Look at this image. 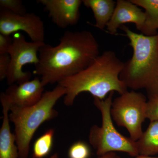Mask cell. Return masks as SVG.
I'll return each instance as SVG.
<instances>
[{"label":"cell","mask_w":158,"mask_h":158,"mask_svg":"<svg viewBox=\"0 0 158 158\" xmlns=\"http://www.w3.org/2000/svg\"><path fill=\"white\" fill-rule=\"evenodd\" d=\"M10 64V57L9 54L0 55V81L7 79Z\"/></svg>","instance_id":"ffe728a7"},{"label":"cell","mask_w":158,"mask_h":158,"mask_svg":"<svg viewBox=\"0 0 158 158\" xmlns=\"http://www.w3.org/2000/svg\"><path fill=\"white\" fill-rule=\"evenodd\" d=\"M115 10L106 28L110 34H114L125 24H135L138 31H142L145 20L144 11L131 1L118 0Z\"/></svg>","instance_id":"8fae6325"},{"label":"cell","mask_w":158,"mask_h":158,"mask_svg":"<svg viewBox=\"0 0 158 158\" xmlns=\"http://www.w3.org/2000/svg\"><path fill=\"white\" fill-rule=\"evenodd\" d=\"M54 134V130L50 129L37 138L33 146V158H43L48 155L52 147Z\"/></svg>","instance_id":"2e32d148"},{"label":"cell","mask_w":158,"mask_h":158,"mask_svg":"<svg viewBox=\"0 0 158 158\" xmlns=\"http://www.w3.org/2000/svg\"><path fill=\"white\" fill-rule=\"evenodd\" d=\"M44 87L41 80L36 77L22 84L10 85L5 92V96L10 106L28 107L41 99Z\"/></svg>","instance_id":"30bf717a"},{"label":"cell","mask_w":158,"mask_h":158,"mask_svg":"<svg viewBox=\"0 0 158 158\" xmlns=\"http://www.w3.org/2000/svg\"><path fill=\"white\" fill-rule=\"evenodd\" d=\"M137 142L139 156L158 154V121L150 122L147 130Z\"/></svg>","instance_id":"9a60e30c"},{"label":"cell","mask_w":158,"mask_h":158,"mask_svg":"<svg viewBox=\"0 0 158 158\" xmlns=\"http://www.w3.org/2000/svg\"><path fill=\"white\" fill-rule=\"evenodd\" d=\"M65 93V88L58 85L52 90L44 92L41 99L34 106L28 107L10 106L9 118L14 125L19 158H28L34 134L42 123L58 116L54 106Z\"/></svg>","instance_id":"277c9868"},{"label":"cell","mask_w":158,"mask_h":158,"mask_svg":"<svg viewBox=\"0 0 158 158\" xmlns=\"http://www.w3.org/2000/svg\"><path fill=\"white\" fill-rule=\"evenodd\" d=\"M113 0H83L86 7L93 12L95 23L92 24L100 30H103L107 27L113 16L116 6Z\"/></svg>","instance_id":"4fadbf2b"},{"label":"cell","mask_w":158,"mask_h":158,"mask_svg":"<svg viewBox=\"0 0 158 158\" xmlns=\"http://www.w3.org/2000/svg\"><path fill=\"white\" fill-rule=\"evenodd\" d=\"M124 31L133 49L131 58L124 62L119 78L132 90L144 89L148 97L158 95V33L148 36L126 26Z\"/></svg>","instance_id":"3957f363"},{"label":"cell","mask_w":158,"mask_h":158,"mask_svg":"<svg viewBox=\"0 0 158 158\" xmlns=\"http://www.w3.org/2000/svg\"><path fill=\"white\" fill-rule=\"evenodd\" d=\"M115 158H120L119 156H116ZM135 158H158V157H152L150 156H138L136 157Z\"/></svg>","instance_id":"603a6c76"},{"label":"cell","mask_w":158,"mask_h":158,"mask_svg":"<svg viewBox=\"0 0 158 158\" xmlns=\"http://www.w3.org/2000/svg\"><path fill=\"white\" fill-rule=\"evenodd\" d=\"M2 107L3 120L0 129V158H19L18 148L15 134L11 132L9 124V104L5 94L0 96Z\"/></svg>","instance_id":"7c38bea8"},{"label":"cell","mask_w":158,"mask_h":158,"mask_svg":"<svg viewBox=\"0 0 158 158\" xmlns=\"http://www.w3.org/2000/svg\"><path fill=\"white\" fill-rule=\"evenodd\" d=\"M124 64L115 52H104L84 70L58 83L66 91L64 104L72 106L82 92H89L93 98L103 100L112 91L120 95L127 91L128 88L119 78Z\"/></svg>","instance_id":"7a4b0ae2"},{"label":"cell","mask_w":158,"mask_h":158,"mask_svg":"<svg viewBox=\"0 0 158 158\" xmlns=\"http://www.w3.org/2000/svg\"><path fill=\"white\" fill-rule=\"evenodd\" d=\"M1 9H6L12 13L19 15L27 14L25 7L21 0H1Z\"/></svg>","instance_id":"ac0fdd59"},{"label":"cell","mask_w":158,"mask_h":158,"mask_svg":"<svg viewBox=\"0 0 158 158\" xmlns=\"http://www.w3.org/2000/svg\"><path fill=\"white\" fill-rule=\"evenodd\" d=\"M18 31L25 32L32 42L44 43V23L34 13L19 15L1 9L0 34L10 35Z\"/></svg>","instance_id":"ba28073f"},{"label":"cell","mask_w":158,"mask_h":158,"mask_svg":"<svg viewBox=\"0 0 158 158\" xmlns=\"http://www.w3.org/2000/svg\"><path fill=\"white\" fill-rule=\"evenodd\" d=\"M49 158H59V154L57 153H56Z\"/></svg>","instance_id":"cb8c5ba5"},{"label":"cell","mask_w":158,"mask_h":158,"mask_svg":"<svg viewBox=\"0 0 158 158\" xmlns=\"http://www.w3.org/2000/svg\"><path fill=\"white\" fill-rule=\"evenodd\" d=\"M147 104L143 94L132 90L121 94L112 103V118L118 126L127 129L134 141H138L143 134L142 125L147 118Z\"/></svg>","instance_id":"8992f818"},{"label":"cell","mask_w":158,"mask_h":158,"mask_svg":"<svg viewBox=\"0 0 158 158\" xmlns=\"http://www.w3.org/2000/svg\"><path fill=\"white\" fill-rule=\"evenodd\" d=\"M148 98L146 117L150 122L158 121V95Z\"/></svg>","instance_id":"d6986e66"},{"label":"cell","mask_w":158,"mask_h":158,"mask_svg":"<svg viewBox=\"0 0 158 158\" xmlns=\"http://www.w3.org/2000/svg\"><path fill=\"white\" fill-rule=\"evenodd\" d=\"M144 10L145 20L141 34L146 36L156 35L158 30V0H131Z\"/></svg>","instance_id":"5bb4252c"},{"label":"cell","mask_w":158,"mask_h":158,"mask_svg":"<svg viewBox=\"0 0 158 158\" xmlns=\"http://www.w3.org/2000/svg\"><path fill=\"white\" fill-rule=\"evenodd\" d=\"M59 40L55 46L45 43L39 50L33 73L41 76L44 86L79 73L100 55L98 42L90 31H66Z\"/></svg>","instance_id":"6da1fadb"},{"label":"cell","mask_w":158,"mask_h":158,"mask_svg":"<svg viewBox=\"0 0 158 158\" xmlns=\"http://www.w3.org/2000/svg\"><path fill=\"white\" fill-rule=\"evenodd\" d=\"M116 156L115 152H111L105 154L104 155L100 156L98 158H115Z\"/></svg>","instance_id":"7402d4cb"},{"label":"cell","mask_w":158,"mask_h":158,"mask_svg":"<svg viewBox=\"0 0 158 158\" xmlns=\"http://www.w3.org/2000/svg\"><path fill=\"white\" fill-rule=\"evenodd\" d=\"M13 42L8 54L10 57V64L7 83L9 86L22 84L30 81L32 73L25 72L23 67L27 64L37 65L39 62V52L45 43L28 42L22 34L16 33L13 37Z\"/></svg>","instance_id":"52a82bcc"},{"label":"cell","mask_w":158,"mask_h":158,"mask_svg":"<svg viewBox=\"0 0 158 158\" xmlns=\"http://www.w3.org/2000/svg\"><path fill=\"white\" fill-rule=\"evenodd\" d=\"M90 155V148L84 141L75 142L68 151L69 158H89Z\"/></svg>","instance_id":"e0dca14e"},{"label":"cell","mask_w":158,"mask_h":158,"mask_svg":"<svg viewBox=\"0 0 158 158\" xmlns=\"http://www.w3.org/2000/svg\"><path fill=\"white\" fill-rule=\"evenodd\" d=\"M13 42V38L10 35L0 34V55L8 54Z\"/></svg>","instance_id":"44dd1931"},{"label":"cell","mask_w":158,"mask_h":158,"mask_svg":"<svg viewBox=\"0 0 158 158\" xmlns=\"http://www.w3.org/2000/svg\"><path fill=\"white\" fill-rule=\"evenodd\" d=\"M114 91L110 92L105 99L93 98L94 103L101 113V127L93 125L90 129L89 141L96 150L97 155L120 152L132 157L139 156L137 142L118 132L114 127L111 115Z\"/></svg>","instance_id":"5b68a950"},{"label":"cell","mask_w":158,"mask_h":158,"mask_svg":"<svg viewBox=\"0 0 158 158\" xmlns=\"http://www.w3.org/2000/svg\"><path fill=\"white\" fill-rule=\"evenodd\" d=\"M48 11L53 22L59 28L65 29L76 24L80 19L81 0H38Z\"/></svg>","instance_id":"9c48e42d"}]
</instances>
